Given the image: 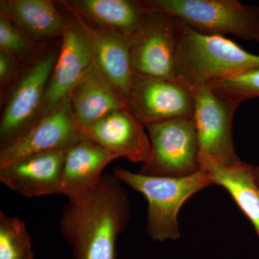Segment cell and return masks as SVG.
<instances>
[{"label":"cell","mask_w":259,"mask_h":259,"mask_svg":"<svg viewBox=\"0 0 259 259\" xmlns=\"http://www.w3.org/2000/svg\"><path fill=\"white\" fill-rule=\"evenodd\" d=\"M220 96L241 104L248 99L259 97V68L207 85Z\"/></svg>","instance_id":"obj_21"},{"label":"cell","mask_w":259,"mask_h":259,"mask_svg":"<svg viewBox=\"0 0 259 259\" xmlns=\"http://www.w3.org/2000/svg\"><path fill=\"white\" fill-rule=\"evenodd\" d=\"M0 15L32 41L62 37L70 23L50 0H4L0 2Z\"/></svg>","instance_id":"obj_18"},{"label":"cell","mask_w":259,"mask_h":259,"mask_svg":"<svg viewBox=\"0 0 259 259\" xmlns=\"http://www.w3.org/2000/svg\"><path fill=\"white\" fill-rule=\"evenodd\" d=\"M61 3L88 39L94 62L125 100L134 74L128 37L95 27L72 8Z\"/></svg>","instance_id":"obj_14"},{"label":"cell","mask_w":259,"mask_h":259,"mask_svg":"<svg viewBox=\"0 0 259 259\" xmlns=\"http://www.w3.org/2000/svg\"><path fill=\"white\" fill-rule=\"evenodd\" d=\"M66 151L35 153L0 167V181L25 197L62 194Z\"/></svg>","instance_id":"obj_11"},{"label":"cell","mask_w":259,"mask_h":259,"mask_svg":"<svg viewBox=\"0 0 259 259\" xmlns=\"http://www.w3.org/2000/svg\"><path fill=\"white\" fill-rule=\"evenodd\" d=\"M259 68V55L220 35H206L183 23L176 56L177 81L193 90Z\"/></svg>","instance_id":"obj_2"},{"label":"cell","mask_w":259,"mask_h":259,"mask_svg":"<svg viewBox=\"0 0 259 259\" xmlns=\"http://www.w3.org/2000/svg\"><path fill=\"white\" fill-rule=\"evenodd\" d=\"M97 28L129 37L142 22L146 9L141 1L74 0L62 1Z\"/></svg>","instance_id":"obj_19"},{"label":"cell","mask_w":259,"mask_h":259,"mask_svg":"<svg viewBox=\"0 0 259 259\" xmlns=\"http://www.w3.org/2000/svg\"><path fill=\"white\" fill-rule=\"evenodd\" d=\"M192 90L199 151L223 166L236 164L241 160L235 150L232 122L240 104L220 96L207 85Z\"/></svg>","instance_id":"obj_8"},{"label":"cell","mask_w":259,"mask_h":259,"mask_svg":"<svg viewBox=\"0 0 259 259\" xmlns=\"http://www.w3.org/2000/svg\"><path fill=\"white\" fill-rule=\"evenodd\" d=\"M32 42L9 19L0 15V51L20 59L28 54Z\"/></svg>","instance_id":"obj_22"},{"label":"cell","mask_w":259,"mask_h":259,"mask_svg":"<svg viewBox=\"0 0 259 259\" xmlns=\"http://www.w3.org/2000/svg\"><path fill=\"white\" fill-rule=\"evenodd\" d=\"M182 25L174 15L146 10L139 28L128 38L134 73L179 82L175 61Z\"/></svg>","instance_id":"obj_6"},{"label":"cell","mask_w":259,"mask_h":259,"mask_svg":"<svg viewBox=\"0 0 259 259\" xmlns=\"http://www.w3.org/2000/svg\"><path fill=\"white\" fill-rule=\"evenodd\" d=\"M144 127L128 109H122L97 121L83 134L117 158L144 163L151 156V142Z\"/></svg>","instance_id":"obj_13"},{"label":"cell","mask_w":259,"mask_h":259,"mask_svg":"<svg viewBox=\"0 0 259 259\" xmlns=\"http://www.w3.org/2000/svg\"><path fill=\"white\" fill-rule=\"evenodd\" d=\"M94 63L88 39L71 19L62 36L60 52L48 85L40 117L69 97L70 92Z\"/></svg>","instance_id":"obj_12"},{"label":"cell","mask_w":259,"mask_h":259,"mask_svg":"<svg viewBox=\"0 0 259 259\" xmlns=\"http://www.w3.org/2000/svg\"><path fill=\"white\" fill-rule=\"evenodd\" d=\"M254 177L255 182L259 186V166L254 167Z\"/></svg>","instance_id":"obj_24"},{"label":"cell","mask_w":259,"mask_h":259,"mask_svg":"<svg viewBox=\"0 0 259 259\" xmlns=\"http://www.w3.org/2000/svg\"><path fill=\"white\" fill-rule=\"evenodd\" d=\"M113 175L146 197L148 202L147 233L153 241L177 240L180 237L179 211L191 196L214 185L203 168L185 177H148L125 168Z\"/></svg>","instance_id":"obj_3"},{"label":"cell","mask_w":259,"mask_h":259,"mask_svg":"<svg viewBox=\"0 0 259 259\" xmlns=\"http://www.w3.org/2000/svg\"><path fill=\"white\" fill-rule=\"evenodd\" d=\"M151 158L138 173L148 177H185L201 170L199 147L193 117L153 124L146 127Z\"/></svg>","instance_id":"obj_5"},{"label":"cell","mask_w":259,"mask_h":259,"mask_svg":"<svg viewBox=\"0 0 259 259\" xmlns=\"http://www.w3.org/2000/svg\"><path fill=\"white\" fill-rule=\"evenodd\" d=\"M127 109L145 126L193 117L191 89L177 81L134 73L125 100Z\"/></svg>","instance_id":"obj_7"},{"label":"cell","mask_w":259,"mask_h":259,"mask_svg":"<svg viewBox=\"0 0 259 259\" xmlns=\"http://www.w3.org/2000/svg\"><path fill=\"white\" fill-rule=\"evenodd\" d=\"M69 97L75 120L83 132L110 112L127 109L123 97L95 63Z\"/></svg>","instance_id":"obj_16"},{"label":"cell","mask_w":259,"mask_h":259,"mask_svg":"<svg viewBox=\"0 0 259 259\" xmlns=\"http://www.w3.org/2000/svg\"><path fill=\"white\" fill-rule=\"evenodd\" d=\"M86 139L77 123L69 97L42 115L23 135L0 151V167L35 153L68 151Z\"/></svg>","instance_id":"obj_9"},{"label":"cell","mask_w":259,"mask_h":259,"mask_svg":"<svg viewBox=\"0 0 259 259\" xmlns=\"http://www.w3.org/2000/svg\"><path fill=\"white\" fill-rule=\"evenodd\" d=\"M198 159L213 184L222 186L229 192L259 237V186L255 180L254 166L242 161L233 166H223L200 151Z\"/></svg>","instance_id":"obj_17"},{"label":"cell","mask_w":259,"mask_h":259,"mask_svg":"<svg viewBox=\"0 0 259 259\" xmlns=\"http://www.w3.org/2000/svg\"><path fill=\"white\" fill-rule=\"evenodd\" d=\"M18 59L0 51V83L4 87L14 77L18 68Z\"/></svg>","instance_id":"obj_23"},{"label":"cell","mask_w":259,"mask_h":259,"mask_svg":"<svg viewBox=\"0 0 259 259\" xmlns=\"http://www.w3.org/2000/svg\"><path fill=\"white\" fill-rule=\"evenodd\" d=\"M145 9L177 17L206 35H231L259 45V8L236 0H146Z\"/></svg>","instance_id":"obj_4"},{"label":"cell","mask_w":259,"mask_h":259,"mask_svg":"<svg viewBox=\"0 0 259 259\" xmlns=\"http://www.w3.org/2000/svg\"><path fill=\"white\" fill-rule=\"evenodd\" d=\"M58 54L51 53L22 76L5 106L1 123V148L13 143L40 117L42 104Z\"/></svg>","instance_id":"obj_10"},{"label":"cell","mask_w":259,"mask_h":259,"mask_svg":"<svg viewBox=\"0 0 259 259\" xmlns=\"http://www.w3.org/2000/svg\"><path fill=\"white\" fill-rule=\"evenodd\" d=\"M26 225L18 217L0 212V259H33Z\"/></svg>","instance_id":"obj_20"},{"label":"cell","mask_w":259,"mask_h":259,"mask_svg":"<svg viewBox=\"0 0 259 259\" xmlns=\"http://www.w3.org/2000/svg\"><path fill=\"white\" fill-rule=\"evenodd\" d=\"M130 207L127 191L114 175H103L79 202H68L59 228L74 258L115 259L116 241L128 222Z\"/></svg>","instance_id":"obj_1"},{"label":"cell","mask_w":259,"mask_h":259,"mask_svg":"<svg viewBox=\"0 0 259 259\" xmlns=\"http://www.w3.org/2000/svg\"><path fill=\"white\" fill-rule=\"evenodd\" d=\"M117 158L92 140H81L66 151L62 194L70 202L85 198L96 188L105 167Z\"/></svg>","instance_id":"obj_15"}]
</instances>
